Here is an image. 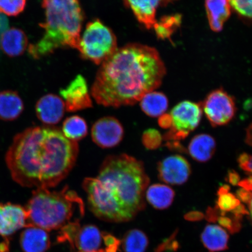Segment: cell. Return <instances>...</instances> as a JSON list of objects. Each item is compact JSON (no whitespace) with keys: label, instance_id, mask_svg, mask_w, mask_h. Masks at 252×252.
I'll return each mask as SVG.
<instances>
[{"label":"cell","instance_id":"cell-1","mask_svg":"<svg viewBox=\"0 0 252 252\" xmlns=\"http://www.w3.org/2000/svg\"><path fill=\"white\" fill-rule=\"evenodd\" d=\"M77 142L58 128L30 127L16 135L6 153L11 177L23 187L49 189L67 177L76 162Z\"/></svg>","mask_w":252,"mask_h":252},{"label":"cell","instance_id":"cell-2","mask_svg":"<svg viewBox=\"0 0 252 252\" xmlns=\"http://www.w3.org/2000/svg\"><path fill=\"white\" fill-rule=\"evenodd\" d=\"M165 74V65L155 48L128 44L102 63L91 95L105 107L133 105L158 88Z\"/></svg>","mask_w":252,"mask_h":252},{"label":"cell","instance_id":"cell-3","mask_svg":"<svg viewBox=\"0 0 252 252\" xmlns=\"http://www.w3.org/2000/svg\"><path fill=\"white\" fill-rule=\"evenodd\" d=\"M149 183L143 163L121 154L107 157L96 177L85 179L83 187L94 215L107 221L122 222L144 209Z\"/></svg>","mask_w":252,"mask_h":252},{"label":"cell","instance_id":"cell-4","mask_svg":"<svg viewBox=\"0 0 252 252\" xmlns=\"http://www.w3.org/2000/svg\"><path fill=\"white\" fill-rule=\"evenodd\" d=\"M46 20L40 24L44 32L38 42L29 47L30 55L39 59L59 48L78 49L84 14L80 0H43Z\"/></svg>","mask_w":252,"mask_h":252},{"label":"cell","instance_id":"cell-5","mask_svg":"<svg viewBox=\"0 0 252 252\" xmlns=\"http://www.w3.org/2000/svg\"><path fill=\"white\" fill-rule=\"evenodd\" d=\"M25 208L28 226H37L46 231L80 223L85 213L83 200L67 186L60 191L36 189Z\"/></svg>","mask_w":252,"mask_h":252},{"label":"cell","instance_id":"cell-6","mask_svg":"<svg viewBox=\"0 0 252 252\" xmlns=\"http://www.w3.org/2000/svg\"><path fill=\"white\" fill-rule=\"evenodd\" d=\"M58 241L68 242L79 252H116L121 241L93 225L74 223L60 230Z\"/></svg>","mask_w":252,"mask_h":252},{"label":"cell","instance_id":"cell-7","mask_svg":"<svg viewBox=\"0 0 252 252\" xmlns=\"http://www.w3.org/2000/svg\"><path fill=\"white\" fill-rule=\"evenodd\" d=\"M117 49L115 34L98 19L87 25L77 49L82 58L98 65L114 54Z\"/></svg>","mask_w":252,"mask_h":252},{"label":"cell","instance_id":"cell-8","mask_svg":"<svg viewBox=\"0 0 252 252\" xmlns=\"http://www.w3.org/2000/svg\"><path fill=\"white\" fill-rule=\"evenodd\" d=\"M169 116L171 130L165 138L180 140L197 128L202 116V109L199 104L185 100L176 105Z\"/></svg>","mask_w":252,"mask_h":252},{"label":"cell","instance_id":"cell-9","mask_svg":"<svg viewBox=\"0 0 252 252\" xmlns=\"http://www.w3.org/2000/svg\"><path fill=\"white\" fill-rule=\"evenodd\" d=\"M202 107L213 126L228 124L234 118L236 110L234 99L222 89L214 90L208 94Z\"/></svg>","mask_w":252,"mask_h":252},{"label":"cell","instance_id":"cell-10","mask_svg":"<svg viewBox=\"0 0 252 252\" xmlns=\"http://www.w3.org/2000/svg\"><path fill=\"white\" fill-rule=\"evenodd\" d=\"M124 136V128L121 123L112 116L99 119L91 129L93 141L102 149H110L118 146Z\"/></svg>","mask_w":252,"mask_h":252},{"label":"cell","instance_id":"cell-11","mask_svg":"<svg viewBox=\"0 0 252 252\" xmlns=\"http://www.w3.org/2000/svg\"><path fill=\"white\" fill-rule=\"evenodd\" d=\"M60 94L68 112H77L93 106L86 80L81 75H78L67 87L62 89Z\"/></svg>","mask_w":252,"mask_h":252},{"label":"cell","instance_id":"cell-12","mask_svg":"<svg viewBox=\"0 0 252 252\" xmlns=\"http://www.w3.org/2000/svg\"><path fill=\"white\" fill-rule=\"evenodd\" d=\"M27 226L28 216L25 207L11 203H0V236L8 238Z\"/></svg>","mask_w":252,"mask_h":252},{"label":"cell","instance_id":"cell-13","mask_svg":"<svg viewBox=\"0 0 252 252\" xmlns=\"http://www.w3.org/2000/svg\"><path fill=\"white\" fill-rule=\"evenodd\" d=\"M159 178L167 184L181 185L188 180L191 167L187 159L181 156H169L160 162L158 167Z\"/></svg>","mask_w":252,"mask_h":252},{"label":"cell","instance_id":"cell-14","mask_svg":"<svg viewBox=\"0 0 252 252\" xmlns=\"http://www.w3.org/2000/svg\"><path fill=\"white\" fill-rule=\"evenodd\" d=\"M37 118L47 126L58 124L64 116V100L54 94H47L37 101L36 107Z\"/></svg>","mask_w":252,"mask_h":252},{"label":"cell","instance_id":"cell-15","mask_svg":"<svg viewBox=\"0 0 252 252\" xmlns=\"http://www.w3.org/2000/svg\"><path fill=\"white\" fill-rule=\"evenodd\" d=\"M175 0H124L126 7L131 9L139 23L148 30L154 28L157 23V9Z\"/></svg>","mask_w":252,"mask_h":252},{"label":"cell","instance_id":"cell-16","mask_svg":"<svg viewBox=\"0 0 252 252\" xmlns=\"http://www.w3.org/2000/svg\"><path fill=\"white\" fill-rule=\"evenodd\" d=\"M25 228L20 239L24 252H46L49 250L50 238L45 230L34 226H28Z\"/></svg>","mask_w":252,"mask_h":252},{"label":"cell","instance_id":"cell-17","mask_svg":"<svg viewBox=\"0 0 252 252\" xmlns=\"http://www.w3.org/2000/svg\"><path fill=\"white\" fill-rule=\"evenodd\" d=\"M205 6L211 30L219 32L231 14L229 0H205Z\"/></svg>","mask_w":252,"mask_h":252},{"label":"cell","instance_id":"cell-18","mask_svg":"<svg viewBox=\"0 0 252 252\" xmlns=\"http://www.w3.org/2000/svg\"><path fill=\"white\" fill-rule=\"evenodd\" d=\"M28 46L26 34L23 31L12 28L5 31L0 39V47L5 54L9 57L23 55Z\"/></svg>","mask_w":252,"mask_h":252},{"label":"cell","instance_id":"cell-19","mask_svg":"<svg viewBox=\"0 0 252 252\" xmlns=\"http://www.w3.org/2000/svg\"><path fill=\"white\" fill-rule=\"evenodd\" d=\"M216 149L214 138L210 135L201 134L192 138L188 147L190 156L199 162H206L214 156Z\"/></svg>","mask_w":252,"mask_h":252},{"label":"cell","instance_id":"cell-20","mask_svg":"<svg viewBox=\"0 0 252 252\" xmlns=\"http://www.w3.org/2000/svg\"><path fill=\"white\" fill-rule=\"evenodd\" d=\"M24 109V102L17 93L12 91L0 93V119L2 121H14L20 117Z\"/></svg>","mask_w":252,"mask_h":252},{"label":"cell","instance_id":"cell-21","mask_svg":"<svg viewBox=\"0 0 252 252\" xmlns=\"http://www.w3.org/2000/svg\"><path fill=\"white\" fill-rule=\"evenodd\" d=\"M201 238L204 247L210 252L223 251L228 249L229 235L221 226L207 225Z\"/></svg>","mask_w":252,"mask_h":252},{"label":"cell","instance_id":"cell-22","mask_svg":"<svg viewBox=\"0 0 252 252\" xmlns=\"http://www.w3.org/2000/svg\"><path fill=\"white\" fill-rule=\"evenodd\" d=\"M146 197L149 203L155 209L164 210L173 203L175 192L168 186L154 184L147 189Z\"/></svg>","mask_w":252,"mask_h":252},{"label":"cell","instance_id":"cell-23","mask_svg":"<svg viewBox=\"0 0 252 252\" xmlns=\"http://www.w3.org/2000/svg\"><path fill=\"white\" fill-rule=\"evenodd\" d=\"M140 106L142 110L150 117H160L168 109V100L165 94L151 91L142 97Z\"/></svg>","mask_w":252,"mask_h":252},{"label":"cell","instance_id":"cell-24","mask_svg":"<svg viewBox=\"0 0 252 252\" xmlns=\"http://www.w3.org/2000/svg\"><path fill=\"white\" fill-rule=\"evenodd\" d=\"M62 131L68 140L77 142L86 137L88 125L85 119L81 116H72L65 120Z\"/></svg>","mask_w":252,"mask_h":252},{"label":"cell","instance_id":"cell-25","mask_svg":"<svg viewBox=\"0 0 252 252\" xmlns=\"http://www.w3.org/2000/svg\"><path fill=\"white\" fill-rule=\"evenodd\" d=\"M122 245L125 252H144L149 245V239L143 231L134 229L126 233Z\"/></svg>","mask_w":252,"mask_h":252},{"label":"cell","instance_id":"cell-26","mask_svg":"<svg viewBox=\"0 0 252 252\" xmlns=\"http://www.w3.org/2000/svg\"><path fill=\"white\" fill-rule=\"evenodd\" d=\"M180 18H178V16L175 17H165L159 22H158L154 27L156 31L157 35L159 38L165 39L168 38L171 36L173 32V28H175L180 24L179 23Z\"/></svg>","mask_w":252,"mask_h":252},{"label":"cell","instance_id":"cell-27","mask_svg":"<svg viewBox=\"0 0 252 252\" xmlns=\"http://www.w3.org/2000/svg\"><path fill=\"white\" fill-rule=\"evenodd\" d=\"M26 4L27 0H0V12L15 17L24 10Z\"/></svg>","mask_w":252,"mask_h":252},{"label":"cell","instance_id":"cell-28","mask_svg":"<svg viewBox=\"0 0 252 252\" xmlns=\"http://www.w3.org/2000/svg\"><path fill=\"white\" fill-rule=\"evenodd\" d=\"M239 185L242 188L238 192V197L248 204V215L250 216L252 222V176L241 182Z\"/></svg>","mask_w":252,"mask_h":252},{"label":"cell","instance_id":"cell-29","mask_svg":"<svg viewBox=\"0 0 252 252\" xmlns=\"http://www.w3.org/2000/svg\"><path fill=\"white\" fill-rule=\"evenodd\" d=\"M229 2L236 13L252 20V0H229Z\"/></svg>","mask_w":252,"mask_h":252},{"label":"cell","instance_id":"cell-30","mask_svg":"<svg viewBox=\"0 0 252 252\" xmlns=\"http://www.w3.org/2000/svg\"><path fill=\"white\" fill-rule=\"evenodd\" d=\"M142 141L144 146L149 149H155L161 143V137L158 131L150 129L144 131Z\"/></svg>","mask_w":252,"mask_h":252},{"label":"cell","instance_id":"cell-31","mask_svg":"<svg viewBox=\"0 0 252 252\" xmlns=\"http://www.w3.org/2000/svg\"><path fill=\"white\" fill-rule=\"evenodd\" d=\"M238 162L244 171L252 175V155L248 154H242L239 157Z\"/></svg>","mask_w":252,"mask_h":252},{"label":"cell","instance_id":"cell-32","mask_svg":"<svg viewBox=\"0 0 252 252\" xmlns=\"http://www.w3.org/2000/svg\"><path fill=\"white\" fill-rule=\"evenodd\" d=\"M4 21L0 17V30L4 26Z\"/></svg>","mask_w":252,"mask_h":252}]
</instances>
